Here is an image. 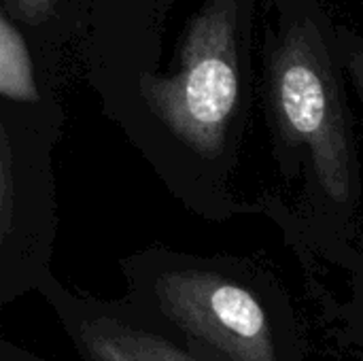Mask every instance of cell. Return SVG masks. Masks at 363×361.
Wrapping results in <instances>:
<instances>
[{"label": "cell", "instance_id": "obj_3", "mask_svg": "<svg viewBox=\"0 0 363 361\" xmlns=\"http://www.w3.org/2000/svg\"><path fill=\"white\" fill-rule=\"evenodd\" d=\"M119 272L136 319L208 361H311L289 291L259 262L147 247Z\"/></svg>", "mask_w": 363, "mask_h": 361}, {"label": "cell", "instance_id": "obj_6", "mask_svg": "<svg viewBox=\"0 0 363 361\" xmlns=\"http://www.w3.org/2000/svg\"><path fill=\"white\" fill-rule=\"evenodd\" d=\"M0 96L6 106L55 113L38 85L28 45L4 9L0 13Z\"/></svg>", "mask_w": 363, "mask_h": 361}, {"label": "cell", "instance_id": "obj_10", "mask_svg": "<svg viewBox=\"0 0 363 361\" xmlns=\"http://www.w3.org/2000/svg\"><path fill=\"white\" fill-rule=\"evenodd\" d=\"M57 0H4V11L23 23L40 26L53 13Z\"/></svg>", "mask_w": 363, "mask_h": 361}, {"label": "cell", "instance_id": "obj_1", "mask_svg": "<svg viewBox=\"0 0 363 361\" xmlns=\"http://www.w3.org/2000/svg\"><path fill=\"white\" fill-rule=\"evenodd\" d=\"M342 72L340 55L334 57L311 19L291 21L268 40L262 81L266 123L279 177L296 191L300 211L279 196L255 200L259 215L338 270H347L362 251L363 204L362 153Z\"/></svg>", "mask_w": 363, "mask_h": 361}, {"label": "cell", "instance_id": "obj_7", "mask_svg": "<svg viewBox=\"0 0 363 361\" xmlns=\"http://www.w3.org/2000/svg\"><path fill=\"white\" fill-rule=\"evenodd\" d=\"M342 272L347 277V294L336 298L321 289L319 302L330 334L347 353L363 361V249Z\"/></svg>", "mask_w": 363, "mask_h": 361}, {"label": "cell", "instance_id": "obj_2", "mask_svg": "<svg viewBox=\"0 0 363 361\" xmlns=\"http://www.w3.org/2000/svg\"><path fill=\"white\" fill-rule=\"evenodd\" d=\"M177 68L140 70L132 109L119 115L168 194L189 213L225 223L257 213L234 194L249 96L238 40V0H208L187 23Z\"/></svg>", "mask_w": 363, "mask_h": 361}, {"label": "cell", "instance_id": "obj_8", "mask_svg": "<svg viewBox=\"0 0 363 361\" xmlns=\"http://www.w3.org/2000/svg\"><path fill=\"white\" fill-rule=\"evenodd\" d=\"M113 321L123 336V340L145 361H208L206 357L189 351L174 338L145 326L136 315L121 302H108Z\"/></svg>", "mask_w": 363, "mask_h": 361}, {"label": "cell", "instance_id": "obj_4", "mask_svg": "<svg viewBox=\"0 0 363 361\" xmlns=\"http://www.w3.org/2000/svg\"><path fill=\"white\" fill-rule=\"evenodd\" d=\"M62 117L6 106L0 113V309L55 277L57 191L53 147Z\"/></svg>", "mask_w": 363, "mask_h": 361}, {"label": "cell", "instance_id": "obj_11", "mask_svg": "<svg viewBox=\"0 0 363 361\" xmlns=\"http://www.w3.org/2000/svg\"><path fill=\"white\" fill-rule=\"evenodd\" d=\"M0 361H49L40 355H34L26 351L23 347L11 343V340H0Z\"/></svg>", "mask_w": 363, "mask_h": 361}, {"label": "cell", "instance_id": "obj_5", "mask_svg": "<svg viewBox=\"0 0 363 361\" xmlns=\"http://www.w3.org/2000/svg\"><path fill=\"white\" fill-rule=\"evenodd\" d=\"M40 298L57 317L81 361H145L119 334L108 300L74 294L55 277L45 285Z\"/></svg>", "mask_w": 363, "mask_h": 361}, {"label": "cell", "instance_id": "obj_9", "mask_svg": "<svg viewBox=\"0 0 363 361\" xmlns=\"http://www.w3.org/2000/svg\"><path fill=\"white\" fill-rule=\"evenodd\" d=\"M338 55L363 111V38L345 26L338 28Z\"/></svg>", "mask_w": 363, "mask_h": 361}]
</instances>
